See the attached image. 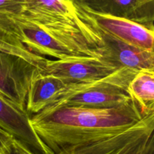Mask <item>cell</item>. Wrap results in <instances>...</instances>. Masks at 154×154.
Returning a JSON list of instances; mask_svg holds the SVG:
<instances>
[{
	"mask_svg": "<svg viewBox=\"0 0 154 154\" xmlns=\"http://www.w3.org/2000/svg\"><path fill=\"white\" fill-rule=\"evenodd\" d=\"M146 115L132 99L120 107H61L30 117L38 136L56 154L65 147L84 144L126 130Z\"/></svg>",
	"mask_w": 154,
	"mask_h": 154,
	"instance_id": "cell-1",
	"label": "cell"
},
{
	"mask_svg": "<svg viewBox=\"0 0 154 154\" xmlns=\"http://www.w3.org/2000/svg\"><path fill=\"white\" fill-rule=\"evenodd\" d=\"M14 18L20 28L23 44L34 54L60 60L100 58V36L86 19L83 26H40L22 16Z\"/></svg>",
	"mask_w": 154,
	"mask_h": 154,
	"instance_id": "cell-2",
	"label": "cell"
},
{
	"mask_svg": "<svg viewBox=\"0 0 154 154\" xmlns=\"http://www.w3.org/2000/svg\"><path fill=\"white\" fill-rule=\"evenodd\" d=\"M137 72L123 68L99 81L71 84L57 102L45 109L61 107L111 108L122 106L132 99L129 93V85Z\"/></svg>",
	"mask_w": 154,
	"mask_h": 154,
	"instance_id": "cell-3",
	"label": "cell"
},
{
	"mask_svg": "<svg viewBox=\"0 0 154 154\" xmlns=\"http://www.w3.org/2000/svg\"><path fill=\"white\" fill-rule=\"evenodd\" d=\"M154 150V113L122 132L65 147L56 154H149Z\"/></svg>",
	"mask_w": 154,
	"mask_h": 154,
	"instance_id": "cell-4",
	"label": "cell"
},
{
	"mask_svg": "<svg viewBox=\"0 0 154 154\" xmlns=\"http://www.w3.org/2000/svg\"><path fill=\"white\" fill-rule=\"evenodd\" d=\"M42 71L14 54L0 51V94L26 109L29 87Z\"/></svg>",
	"mask_w": 154,
	"mask_h": 154,
	"instance_id": "cell-5",
	"label": "cell"
},
{
	"mask_svg": "<svg viewBox=\"0 0 154 154\" xmlns=\"http://www.w3.org/2000/svg\"><path fill=\"white\" fill-rule=\"evenodd\" d=\"M117 70L100 58L83 57L60 60L48 59L42 74L57 77L71 85L99 81Z\"/></svg>",
	"mask_w": 154,
	"mask_h": 154,
	"instance_id": "cell-6",
	"label": "cell"
},
{
	"mask_svg": "<svg viewBox=\"0 0 154 154\" xmlns=\"http://www.w3.org/2000/svg\"><path fill=\"white\" fill-rule=\"evenodd\" d=\"M84 11L124 18L154 30V0H72Z\"/></svg>",
	"mask_w": 154,
	"mask_h": 154,
	"instance_id": "cell-7",
	"label": "cell"
},
{
	"mask_svg": "<svg viewBox=\"0 0 154 154\" xmlns=\"http://www.w3.org/2000/svg\"><path fill=\"white\" fill-rule=\"evenodd\" d=\"M95 28L101 38L99 53L102 60L117 69L154 70V51L137 48Z\"/></svg>",
	"mask_w": 154,
	"mask_h": 154,
	"instance_id": "cell-8",
	"label": "cell"
},
{
	"mask_svg": "<svg viewBox=\"0 0 154 154\" xmlns=\"http://www.w3.org/2000/svg\"><path fill=\"white\" fill-rule=\"evenodd\" d=\"M0 128L22 142L34 154H53L36 134L25 108H20L2 94Z\"/></svg>",
	"mask_w": 154,
	"mask_h": 154,
	"instance_id": "cell-9",
	"label": "cell"
},
{
	"mask_svg": "<svg viewBox=\"0 0 154 154\" xmlns=\"http://www.w3.org/2000/svg\"><path fill=\"white\" fill-rule=\"evenodd\" d=\"M77 8L93 26L129 45L153 51L154 30L124 18L90 13Z\"/></svg>",
	"mask_w": 154,
	"mask_h": 154,
	"instance_id": "cell-10",
	"label": "cell"
},
{
	"mask_svg": "<svg viewBox=\"0 0 154 154\" xmlns=\"http://www.w3.org/2000/svg\"><path fill=\"white\" fill-rule=\"evenodd\" d=\"M20 16L40 26H83L86 23L72 0H25Z\"/></svg>",
	"mask_w": 154,
	"mask_h": 154,
	"instance_id": "cell-11",
	"label": "cell"
},
{
	"mask_svg": "<svg viewBox=\"0 0 154 154\" xmlns=\"http://www.w3.org/2000/svg\"><path fill=\"white\" fill-rule=\"evenodd\" d=\"M69 87L57 77L40 74L30 84L26 101L29 115H35L57 102Z\"/></svg>",
	"mask_w": 154,
	"mask_h": 154,
	"instance_id": "cell-12",
	"label": "cell"
},
{
	"mask_svg": "<svg viewBox=\"0 0 154 154\" xmlns=\"http://www.w3.org/2000/svg\"><path fill=\"white\" fill-rule=\"evenodd\" d=\"M20 28L14 17L0 13V51L14 54L43 69L48 58L32 52L23 44Z\"/></svg>",
	"mask_w": 154,
	"mask_h": 154,
	"instance_id": "cell-13",
	"label": "cell"
},
{
	"mask_svg": "<svg viewBox=\"0 0 154 154\" xmlns=\"http://www.w3.org/2000/svg\"><path fill=\"white\" fill-rule=\"evenodd\" d=\"M129 93L144 115L154 113V70L138 71L129 83Z\"/></svg>",
	"mask_w": 154,
	"mask_h": 154,
	"instance_id": "cell-14",
	"label": "cell"
},
{
	"mask_svg": "<svg viewBox=\"0 0 154 154\" xmlns=\"http://www.w3.org/2000/svg\"><path fill=\"white\" fill-rule=\"evenodd\" d=\"M25 0H0V13L11 17L23 14Z\"/></svg>",
	"mask_w": 154,
	"mask_h": 154,
	"instance_id": "cell-15",
	"label": "cell"
},
{
	"mask_svg": "<svg viewBox=\"0 0 154 154\" xmlns=\"http://www.w3.org/2000/svg\"><path fill=\"white\" fill-rule=\"evenodd\" d=\"M0 154H34L22 142L12 138L3 148Z\"/></svg>",
	"mask_w": 154,
	"mask_h": 154,
	"instance_id": "cell-16",
	"label": "cell"
},
{
	"mask_svg": "<svg viewBox=\"0 0 154 154\" xmlns=\"http://www.w3.org/2000/svg\"><path fill=\"white\" fill-rule=\"evenodd\" d=\"M13 137L0 128V153Z\"/></svg>",
	"mask_w": 154,
	"mask_h": 154,
	"instance_id": "cell-17",
	"label": "cell"
},
{
	"mask_svg": "<svg viewBox=\"0 0 154 154\" xmlns=\"http://www.w3.org/2000/svg\"><path fill=\"white\" fill-rule=\"evenodd\" d=\"M149 154H154V150H153V151L150 152V153H149Z\"/></svg>",
	"mask_w": 154,
	"mask_h": 154,
	"instance_id": "cell-18",
	"label": "cell"
}]
</instances>
